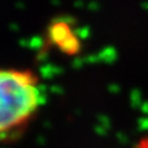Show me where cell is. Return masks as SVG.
Segmentation results:
<instances>
[{
  "label": "cell",
  "mask_w": 148,
  "mask_h": 148,
  "mask_svg": "<svg viewBox=\"0 0 148 148\" xmlns=\"http://www.w3.org/2000/svg\"><path fill=\"white\" fill-rule=\"evenodd\" d=\"M42 99L38 80L32 73L0 69V135L29 120Z\"/></svg>",
  "instance_id": "6da1fadb"
},
{
  "label": "cell",
  "mask_w": 148,
  "mask_h": 148,
  "mask_svg": "<svg viewBox=\"0 0 148 148\" xmlns=\"http://www.w3.org/2000/svg\"><path fill=\"white\" fill-rule=\"evenodd\" d=\"M137 148H148V137L143 138V140L140 141V143H138Z\"/></svg>",
  "instance_id": "7a4b0ae2"
}]
</instances>
